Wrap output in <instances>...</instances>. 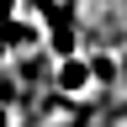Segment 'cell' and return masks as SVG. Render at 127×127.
I'll use <instances>...</instances> for the list:
<instances>
[{
    "label": "cell",
    "mask_w": 127,
    "mask_h": 127,
    "mask_svg": "<svg viewBox=\"0 0 127 127\" xmlns=\"http://www.w3.org/2000/svg\"><path fill=\"white\" fill-rule=\"evenodd\" d=\"M95 79H101V69H95V58L85 53H58V69H53V85L69 95V101H85V95L95 90Z\"/></svg>",
    "instance_id": "1"
}]
</instances>
